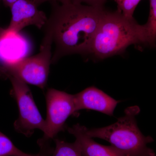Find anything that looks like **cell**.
<instances>
[{"mask_svg":"<svg viewBox=\"0 0 156 156\" xmlns=\"http://www.w3.org/2000/svg\"><path fill=\"white\" fill-rule=\"evenodd\" d=\"M12 17L6 30L9 32L17 33L26 27L34 25L38 28L44 27L48 18L43 11L31 0H17L11 6Z\"/></svg>","mask_w":156,"mask_h":156,"instance_id":"52a82bcc","label":"cell"},{"mask_svg":"<svg viewBox=\"0 0 156 156\" xmlns=\"http://www.w3.org/2000/svg\"><path fill=\"white\" fill-rule=\"evenodd\" d=\"M47 118L44 136L39 140V145L48 144L61 131H64L68 118L76 113L74 95L50 88L46 94Z\"/></svg>","mask_w":156,"mask_h":156,"instance_id":"8992f818","label":"cell"},{"mask_svg":"<svg viewBox=\"0 0 156 156\" xmlns=\"http://www.w3.org/2000/svg\"><path fill=\"white\" fill-rule=\"evenodd\" d=\"M52 39L44 34L40 52L14 62L6 69L5 79L15 77L27 84L44 89L48 83L52 58Z\"/></svg>","mask_w":156,"mask_h":156,"instance_id":"277c9868","label":"cell"},{"mask_svg":"<svg viewBox=\"0 0 156 156\" xmlns=\"http://www.w3.org/2000/svg\"><path fill=\"white\" fill-rule=\"evenodd\" d=\"M118 6L117 11L129 19H134L133 14L141 0H115Z\"/></svg>","mask_w":156,"mask_h":156,"instance_id":"5bb4252c","label":"cell"},{"mask_svg":"<svg viewBox=\"0 0 156 156\" xmlns=\"http://www.w3.org/2000/svg\"><path fill=\"white\" fill-rule=\"evenodd\" d=\"M5 29H4L1 27H0V37L1 36L2 34L5 31Z\"/></svg>","mask_w":156,"mask_h":156,"instance_id":"ac0fdd59","label":"cell"},{"mask_svg":"<svg viewBox=\"0 0 156 156\" xmlns=\"http://www.w3.org/2000/svg\"><path fill=\"white\" fill-rule=\"evenodd\" d=\"M105 9L82 4L54 3L44 27L55 45L51 63L63 56L90 54L92 41Z\"/></svg>","mask_w":156,"mask_h":156,"instance_id":"6da1fadb","label":"cell"},{"mask_svg":"<svg viewBox=\"0 0 156 156\" xmlns=\"http://www.w3.org/2000/svg\"><path fill=\"white\" fill-rule=\"evenodd\" d=\"M8 79L12 87L11 95L17 102L19 111L18 118L14 124L15 130L27 137L31 136L36 129L44 133L45 120L40 113L27 84L12 76Z\"/></svg>","mask_w":156,"mask_h":156,"instance_id":"5b68a950","label":"cell"},{"mask_svg":"<svg viewBox=\"0 0 156 156\" xmlns=\"http://www.w3.org/2000/svg\"><path fill=\"white\" fill-rule=\"evenodd\" d=\"M139 44L147 45L144 25L126 18L118 11L105 10L89 54L102 59L123 53L130 45Z\"/></svg>","mask_w":156,"mask_h":156,"instance_id":"7a4b0ae2","label":"cell"},{"mask_svg":"<svg viewBox=\"0 0 156 156\" xmlns=\"http://www.w3.org/2000/svg\"><path fill=\"white\" fill-rule=\"evenodd\" d=\"M2 1L6 7H9L10 8L12 5L17 0H2Z\"/></svg>","mask_w":156,"mask_h":156,"instance_id":"e0dca14e","label":"cell"},{"mask_svg":"<svg viewBox=\"0 0 156 156\" xmlns=\"http://www.w3.org/2000/svg\"><path fill=\"white\" fill-rule=\"evenodd\" d=\"M87 128L79 124L68 128L69 133L75 137V141L83 156H124L111 145H101L87 134Z\"/></svg>","mask_w":156,"mask_h":156,"instance_id":"30bf717a","label":"cell"},{"mask_svg":"<svg viewBox=\"0 0 156 156\" xmlns=\"http://www.w3.org/2000/svg\"><path fill=\"white\" fill-rule=\"evenodd\" d=\"M28 41L19 33L9 32L5 29L0 37V77L5 79L6 69L27 57L30 51Z\"/></svg>","mask_w":156,"mask_h":156,"instance_id":"ba28073f","label":"cell"},{"mask_svg":"<svg viewBox=\"0 0 156 156\" xmlns=\"http://www.w3.org/2000/svg\"><path fill=\"white\" fill-rule=\"evenodd\" d=\"M76 112L82 109H91L109 116L113 113L119 101L116 100L96 87H88L74 95Z\"/></svg>","mask_w":156,"mask_h":156,"instance_id":"9c48e42d","label":"cell"},{"mask_svg":"<svg viewBox=\"0 0 156 156\" xmlns=\"http://www.w3.org/2000/svg\"><path fill=\"white\" fill-rule=\"evenodd\" d=\"M50 151L41 149V151L36 154L24 152L14 145L6 135L0 131V156H48Z\"/></svg>","mask_w":156,"mask_h":156,"instance_id":"8fae6325","label":"cell"},{"mask_svg":"<svg viewBox=\"0 0 156 156\" xmlns=\"http://www.w3.org/2000/svg\"><path fill=\"white\" fill-rule=\"evenodd\" d=\"M33 2L37 7H38L42 3L45 2H47V1H53V2H56V1H58V2H60L61 4H67V3H71V0H31Z\"/></svg>","mask_w":156,"mask_h":156,"instance_id":"2e32d148","label":"cell"},{"mask_svg":"<svg viewBox=\"0 0 156 156\" xmlns=\"http://www.w3.org/2000/svg\"><path fill=\"white\" fill-rule=\"evenodd\" d=\"M140 112L138 106L128 107L125 115L116 122L103 128H87V134L92 138L108 141L124 156H156L153 150L147 146L153 139L144 135L136 124L135 118Z\"/></svg>","mask_w":156,"mask_h":156,"instance_id":"3957f363","label":"cell"},{"mask_svg":"<svg viewBox=\"0 0 156 156\" xmlns=\"http://www.w3.org/2000/svg\"><path fill=\"white\" fill-rule=\"evenodd\" d=\"M150 12L147 21L144 24L147 45L154 47L156 39V0H149Z\"/></svg>","mask_w":156,"mask_h":156,"instance_id":"7c38bea8","label":"cell"},{"mask_svg":"<svg viewBox=\"0 0 156 156\" xmlns=\"http://www.w3.org/2000/svg\"><path fill=\"white\" fill-rule=\"evenodd\" d=\"M55 148L53 156H83L75 142L70 143L55 138Z\"/></svg>","mask_w":156,"mask_h":156,"instance_id":"4fadbf2b","label":"cell"},{"mask_svg":"<svg viewBox=\"0 0 156 156\" xmlns=\"http://www.w3.org/2000/svg\"><path fill=\"white\" fill-rule=\"evenodd\" d=\"M107 0H71L73 4H82L85 3L88 5L93 7H103L104 5Z\"/></svg>","mask_w":156,"mask_h":156,"instance_id":"9a60e30c","label":"cell"}]
</instances>
